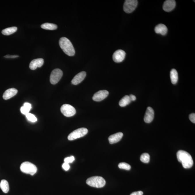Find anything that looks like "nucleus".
Wrapping results in <instances>:
<instances>
[{
    "mask_svg": "<svg viewBox=\"0 0 195 195\" xmlns=\"http://www.w3.org/2000/svg\"><path fill=\"white\" fill-rule=\"evenodd\" d=\"M155 33L165 36L167 34L168 29L167 26L163 24H159L155 26L154 29Z\"/></svg>",
    "mask_w": 195,
    "mask_h": 195,
    "instance_id": "nucleus-17",
    "label": "nucleus"
},
{
    "mask_svg": "<svg viewBox=\"0 0 195 195\" xmlns=\"http://www.w3.org/2000/svg\"><path fill=\"white\" fill-rule=\"evenodd\" d=\"M62 167L65 171H68L69 169L70 166L68 163L64 162L62 165Z\"/></svg>",
    "mask_w": 195,
    "mask_h": 195,
    "instance_id": "nucleus-29",
    "label": "nucleus"
},
{
    "mask_svg": "<svg viewBox=\"0 0 195 195\" xmlns=\"http://www.w3.org/2000/svg\"><path fill=\"white\" fill-rule=\"evenodd\" d=\"M154 112L153 109L151 107H148L144 118V121L147 123H150L153 120Z\"/></svg>",
    "mask_w": 195,
    "mask_h": 195,
    "instance_id": "nucleus-11",
    "label": "nucleus"
},
{
    "mask_svg": "<svg viewBox=\"0 0 195 195\" xmlns=\"http://www.w3.org/2000/svg\"><path fill=\"white\" fill-rule=\"evenodd\" d=\"M20 168L21 171L23 173L31 175H34L37 171V168L36 165L28 162L22 163Z\"/></svg>",
    "mask_w": 195,
    "mask_h": 195,
    "instance_id": "nucleus-4",
    "label": "nucleus"
},
{
    "mask_svg": "<svg viewBox=\"0 0 195 195\" xmlns=\"http://www.w3.org/2000/svg\"><path fill=\"white\" fill-rule=\"evenodd\" d=\"M26 116L28 120L32 122H35L37 121V119L34 115L32 113H28L26 115Z\"/></svg>",
    "mask_w": 195,
    "mask_h": 195,
    "instance_id": "nucleus-25",
    "label": "nucleus"
},
{
    "mask_svg": "<svg viewBox=\"0 0 195 195\" xmlns=\"http://www.w3.org/2000/svg\"><path fill=\"white\" fill-rule=\"evenodd\" d=\"M138 3L137 0H126L123 6L124 12L128 13H132L137 7Z\"/></svg>",
    "mask_w": 195,
    "mask_h": 195,
    "instance_id": "nucleus-6",
    "label": "nucleus"
},
{
    "mask_svg": "<svg viewBox=\"0 0 195 195\" xmlns=\"http://www.w3.org/2000/svg\"><path fill=\"white\" fill-rule=\"evenodd\" d=\"M131 102L130 96L128 95H126L121 99L119 102V105L121 107H124L130 104Z\"/></svg>",
    "mask_w": 195,
    "mask_h": 195,
    "instance_id": "nucleus-21",
    "label": "nucleus"
},
{
    "mask_svg": "<svg viewBox=\"0 0 195 195\" xmlns=\"http://www.w3.org/2000/svg\"><path fill=\"white\" fill-rule=\"evenodd\" d=\"M170 78L172 84H176L178 80V74L177 71L173 69L170 72Z\"/></svg>",
    "mask_w": 195,
    "mask_h": 195,
    "instance_id": "nucleus-18",
    "label": "nucleus"
},
{
    "mask_svg": "<svg viewBox=\"0 0 195 195\" xmlns=\"http://www.w3.org/2000/svg\"><path fill=\"white\" fill-rule=\"evenodd\" d=\"M143 192L141 191L133 192L130 195H143Z\"/></svg>",
    "mask_w": 195,
    "mask_h": 195,
    "instance_id": "nucleus-31",
    "label": "nucleus"
},
{
    "mask_svg": "<svg viewBox=\"0 0 195 195\" xmlns=\"http://www.w3.org/2000/svg\"><path fill=\"white\" fill-rule=\"evenodd\" d=\"M60 111L63 115L67 117L74 116L76 113V110L75 108L69 104H64L62 105L60 109Z\"/></svg>",
    "mask_w": 195,
    "mask_h": 195,
    "instance_id": "nucleus-7",
    "label": "nucleus"
},
{
    "mask_svg": "<svg viewBox=\"0 0 195 195\" xmlns=\"http://www.w3.org/2000/svg\"><path fill=\"white\" fill-rule=\"evenodd\" d=\"M88 133L87 129L82 128L77 129L70 133L68 137V140L69 141H72L78 138H81L86 135Z\"/></svg>",
    "mask_w": 195,
    "mask_h": 195,
    "instance_id": "nucleus-5",
    "label": "nucleus"
},
{
    "mask_svg": "<svg viewBox=\"0 0 195 195\" xmlns=\"http://www.w3.org/2000/svg\"><path fill=\"white\" fill-rule=\"evenodd\" d=\"M129 96H130V100L131 101H135L136 100V98L135 95L132 94H130Z\"/></svg>",
    "mask_w": 195,
    "mask_h": 195,
    "instance_id": "nucleus-33",
    "label": "nucleus"
},
{
    "mask_svg": "<svg viewBox=\"0 0 195 195\" xmlns=\"http://www.w3.org/2000/svg\"><path fill=\"white\" fill-rule=\"evenodd\" d=\"M150 156L149 154L147 153H144L141 155L140 157V160L142 162L144 163H148L149 162Z\"/></svg>",
    "mask_w": 195,
    "mask_h": 195,
    "instance_id": "nucleus-23",
    "label": "nucleus"
},
{
    "mask_svg": "<svg viewBox=\"0 0 195 195\" xmlns=\"http://www.w3.org/2000/svg\"><path fill=\"white\" fill-rule=\"evenodd\" d=\"M24 106L30 111L32 108L31 105L30 103H27V102H26L24 104Z\"/></svg>",
    "mask_w": 195,
    "mask_h": 195,
    "instance_id": "nucleus-30",
    "label": "nucleus"
},
{
    "mask_svg": "<svg viewBox=\"0 0 195 195\" xmlns=\"http://www.w3.org/2000/svg\"><path fill=\"white\" fill-rule=\"evenodd\" d=\"M75 157L74 156H71L69 157H67V158H65L64 160V162L66 163H72L74 161H75Z\"/></svg>",
    "mask_w": 195,
    "mask_h": 195,
    "instance_id": "nucleus-26",
    "label": "nucleus"
},
{
    "mask_svg": "<svg viewBox=\"0 0 195 195\" xmlns=\"http://www.w3.org/2000/svg\"><path fill=\"white\" fill-rule=\"evenodd\" d=\"M189 119L191 121L194 123H195V113H192L189 116Z\"/></svg>",
    "mask_w": 195,
    "mask_h": 195,
    "instance_id": "nucleus-28",
    "label": "nucleus"
},
{
    "mask_svg": "<svg viewBox=\"0 0 195 195\" xmlns=\"http://www.w3.org/2000/svg\"><path fill=\"white\" fill-rule=\"evenodd\" d=\"M109 94V92L107 90H100L94 95L92 97V99L95 101H101L107 97Z\"/></svg>",
    "mask_w": 195,
    "mask_h": 195,
    "instance_id": "nucleus-10",
    "label": "nucleus"
},
{
    "mask_svg": "<svg viewBox=\"0 0 195 195\" xmlns=\"http://www.w3.org/2000/svg\"><path fill=\"white\" fill-rule=\"evenodd\" d=\"M86 75V72L85 71H82L78 73L74 77L72 80V84L74 85H78L84 80Z\"/></svg>",
    "mask_w": 195,
    "mask_h": 195,
    "instance_id": "nucleus-13",
    "label": "nucleus"
},
{
    "mask_svg": "<svg viewBox=\"0 0 195 195\" xmlns=\"http://www.w3.org/2000/svg\"><path fill=\"white\" fill-rule=\"evenodd\" d=\"M4 57H5V58H16V57H19V56L16 55H8L5 56Z\"/></svg>",
    "mask_w": 195,
    "mask_h": 195,
    "instance_id": "nucleus-32",
    "label": "nucleus"
},
{
    "mask_svg": "<svg viewBox=\"0 0 195 195\" xmlns=\"http://www.w3.org/2000/svg\"><path fill=\"white\" fill-rule=\"evenodd\" d=\"M123 136V133L121 132L116 133L111 135L109 138V143L113 144L118 142L122 138Z\"/></svg>",
    "mask_w": 195,
    "mask_h": 195,
    "instance_id": "nucleus-16",
    "label": "nucleus"
},
{
    "mask_svg": "<svg viewBox=\"0 0 195 195\" xmlns=\"http://www.w3.org/2000/svg\"><path fill=\"white\" fill-rule=\"evenodd\" d=\"M0 188L4 193H7L9 191V186L7 181L2 179L0 182Z\"/></svg>",
    "mask_w": 195,
    "mask_h": 195,
    "instance_id": "nucleus-19",
    "label": "nucleus"
},
{
    "mask_svg": "<svg viewBox=\"0 0 195 195\" xmlns=\"http://www.w3.org/2000/svg\"><path fill=\"white\" fill-rule=\"evenodd\" d=\"M17 28L16 27H11L7 28L4 29L2 31V33L5 36H9L15 33L17 30Z\"/></svg>",
    "mask_w": 195,
    "mask_h": 195,
    "instance_id": "nucleus-22",
    "label": "nucleus"
},
{
    "mask_svg": "<svg viewBox=\"0 0 195 195\" xmlns=\"http://www.w3.org/2000/svg\"><path fill=\"white\" fill-rule=\"evenodd\" d=\"M44 60L42 58L34 59L32 60L29 64V68L32 70L36 69L38 67L40 68L43 65Z\"/></svg>",
    "mask_w": 195,
    "mask_h": 195,
    "instance_id": "nucleus-14",
    "label": "nucleus"
},
{
    "mask_svg": "<svg viewBox=\"0 0 195 195\" xmlns=\"http://www.w3.org/2000/svg\"><path fill=\"white\" fill-rule=\"evenodd\" d=\"M63 76L62 71L59 69L53 70L50 76V82L53 85H55L59 82Z\"/></svg>",
    "mask_w": 195,
    "mask_h": 195,
    "instance_id": "nucleus-8",
    "label": "nucleus"
},
{
    "mask_svg": "<svg viewBox=\"0 0 195 195\" xmlns=\"http://www.w3.org/2000/svg\"><path fill=\"white\" fill-rule=\"evenodd\" d=\"M87 184L92 187L101 188L106 184V181L102 177L95 176L92 177L87 179Z\"/></svg>",
    "mask_w": 195,
    "mask_h": 195,
    "instance_id": "nucleus-3",
    "label": "nucleus"
},
{
    "mask_svg": "<svg viewBox=\"0 0 195 195\" xmlns=\"http://www.w3.org/2000/svg\"><path fill=\"white\" fill-rule=\"evenodd\" d=\"M60 48L67 55L72 57L75 55V51L70 40L65 37H61L59 41Z\"/></svg>",
    "mask_w": 195,
    "mask_h": 195,
    "instance_id": "nucleus-2",
    "label": "nucleus"
},
{
    "mask_svg": "<svg viewBox=\"0 0 195 195\" xmlns=\"http://www.w3.org/2000/svg\"><path fill=\"white\" fill-rule=\"evenodd\" d=\"M126 55L125 52L121 50H119L113 53V58L116 63H120L124 60Z\"/></svg>",
    "mask_w": 195,
    "mask_h": 195,
    "instance_id": "nucleus-9",
    "label": "nucleus"
},
{
    "mask_svg": "<svg viewBox=\"0 0 195 195\" xmlns=\"http://www.w3.org/2000/svg\"><path fill=\"white\" fill-rule=\"evenodd\" d=\"M177 157L179 162L182 163L183 167L188 169L191 168L193 165L192 157L188 152L180 150L177 153Z\"/></svg>",
    "mask_w": 195,
    "mask_h": 195,
    "instance_id": "nucleus-1",
    "label": "nucleus"
},
{
    "mask_svg": "<svg viewBox=\"0 0 195 195\" xmlns=\"http://www.w3.org/2000/svg\"><path fill=\"white\" fill-rule=\"evenodd\" d=\"M41 27L42 28L48 30H55L57 29V25L55 24L45 23L41 25Z\"/></svg>",
    "mask_w": 195,
    "mask_h": 195,
    "instance_id": "nucleus-20",
    "label": "nucleus"
},
{
    "mask_svg": "<svg viewBox=\"0 0 195 195\" xmlns=\"http://www.w3.org/2000/svg\"><path fill=\"white\" fill-rule=\"evenodd\" d=\"M120 169L130 170L131 169V166L128 164L126 163H121L118 165Z\"/></svg>",
    "mask_w": 195,
    "mask_h": 195,
    "instance_id": "nucleus-24",
    "label": "nucleus"
},
{
    "mask_svg": "<svg viewBox=\"0 0 195 195\" xmlns=\"http://www.w3.org/2000/svg\"><path fill=\"white\" fill-rule=\"evenodd\" d=\"M20 110L21 113H22V114L26 115V114H27L28 113H29V112L30 111V110H29V109H26V108L24 107V106L21 107Z\"/></svg>",
    "mask_w": 195,
    "mask_h": 195,
    "instance_id": "nucleus-27",
    "label": "nucleus"
},
{
    "mask_svg": "<svg viewBox=\"0 0 195 195\" xmlns=\"http://www.w3.org/2000/svg\"><path fill=\"white\" fill-rule=\"evenodd\" d=\"M176 5V1L174 0H167L164 3L163 9L165 12H170L174 9Z\"/></svg>",
    "mask_w": 195,
    "mask_h": 195,
    "instance_id": "nucleus-12",
    "label": "nucleus"
},
{
    "mask_svg": "<svg viewBox=\"0 0 195 195\" xmlns=\"http://www.w3.org/2000/svg\"><path fill=\"white\" fill-rule=\"evenodd\" d=\"M18 90L15 88H12L9 89L4 92L3 97L5 100H8L12 97L17 93Z\"/></svg>",
    "mask_w": 195,
    "mask_h": 195,
    "instance_id": "nucleus-15",
    "label": "nucleus"
}]
</instances>
